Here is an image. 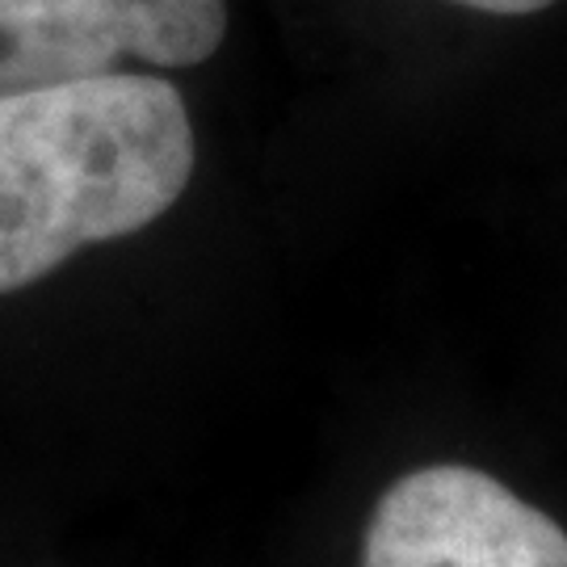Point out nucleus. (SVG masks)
Instances as JSON below:
<instances>
[{
  "instance_id": "obj_3",
  "label": "nucleus",
  "mask_w": 567,
  "mask_h": 567,
  "mask_svg": "<svg viewBox=\"0 0 567 567\" xmlns=\"http://www.w3.org/2000/svg\"><path fill=\"white\" fill-rule=\"evenodd\" d=\"M362 567H567V529L480 466L433 463L379 496Z\"/></svg>"
},
{
  "instance_id": "obj_2",
  "label": "nucleus",
  "mask_w": 567,
  "mask_h": 567,
  "mask_svg": "<svg viewBox=\"0 0 567 567\" xmlns=\"http://www.w3.org/2000/svg\"><path fill=\"white\" fill-rule=\"evenodd\" d=\"M224 34L227 0H0V93L105 76L126 60L194 68Z\"/></svg>"
},
{
  "instance_id": "obj_4",
  "label": "nucleus",
  "mask_w": 567,
  "mask_h": 567,
  "mask_svg": "<svg viewBox=\"0 0 567 567\" xmlns=\"http://www.w3.org/2000/svg\"><path fill=\"white\" fill-rule=\"evenodd\" d=\"M466 9H484V13H508V18H522V13H538L550 9L555 0H458Z\"/></svg>"
},
{
  "instance_id": "obj_1",
  "label": "nucleus",
  "mask_w": 567,
  "mask_h": 567,
  "mask_svg": "<svg viewBox=\"0 0 567 567\" xmlns=\"http://www.w3.org/2000/svg\"><path fill=\"white\" fill-rule=\"evenodd\" d=\"M177 84L143 72L0 93V295L156 224L194 177Z\"/></svg>"
}]
</instances>
